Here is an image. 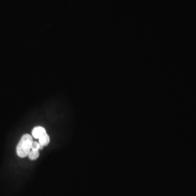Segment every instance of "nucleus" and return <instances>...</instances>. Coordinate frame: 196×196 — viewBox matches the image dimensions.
<instances>
[{
	"instance_id": "nucleus-1",
	"label": "nucleus",
	"mask_w": 196,
	"mask_h": 196,
	"mask_svg": "<svg viewBox=\"0 0 196 196\" xmlns=\"http://www.w3.org/2000/svg\"><path fill=\"white\" fill-rule=\"evenodd\" d=\"M33 142L31 135L28 134H25L23 135L17 144V148H16V152L20 158H26V156L28 155L29 152L31 150Z\"/></svg>"
},
{
	"instance_id": "nucleus-2",
	"label": "nucleus",
	"mask_w": 196,
	"mask_h": 196,
	"mask_svg": "<svg viewBox=\"0 0 196 196\" xmlns=\"http://www.w3.org/2000/svg\"><path fill=\"white\" fill-rule=\"evenodd\" d=\"M46 129L42 126H36L32 130V136L35 139H39L42 136H43L44 134H46Z\"/></svg>"
},
{
	"instance_id": "nucleus-3",
	"label": "nucleus",
	"mask_w": 196,
	"mask_h": 196,
	"mask_svg": "<svg viewBox=\"0 0 196 196\" xmlns=\"http://www.w3.org/2000/svg\"><path fill=\"white\" fill-rule=\"evenodd\" d=\"M49 141H50V139H49V135L47 134V133L44 134L43 136H42L39 139V142L40 143V145H43L44 147L47 145L48 144H49Z\"/></svg>"
},
{
	"instance_id": "nucleus-4",
	"label": "nucleus",
	"mask_w": 196,
	"mask_h": 196,
	"mask_svg": "<svg viewBox=\"0 0 196 196\" xmlns=\"http://www.w3.org/2000/svg\"><path fill=\"white\" fill-rule=\"evenodd\" d=\"M28 158L30 160H32V161H34V160L37 159L39 156V150H31L30 151L28 154Z\"/></svg>"
},
{
	"instance_id": "nucleus-5",
	"label": "nucleus",
	"mask_w": 196,
	"mask_h": 196,
	"mask_svg": "<svg viewBox=\"0 0 196 196\" xmlns=\"http://www.w3.org/2000/svg\"><path fill=\"white\" fill-rule=\"evenodd\" d=\"M43 148V145H41L39 142H33V143H32L31 150H42Z\"/></svg>"
}]
</instances>
